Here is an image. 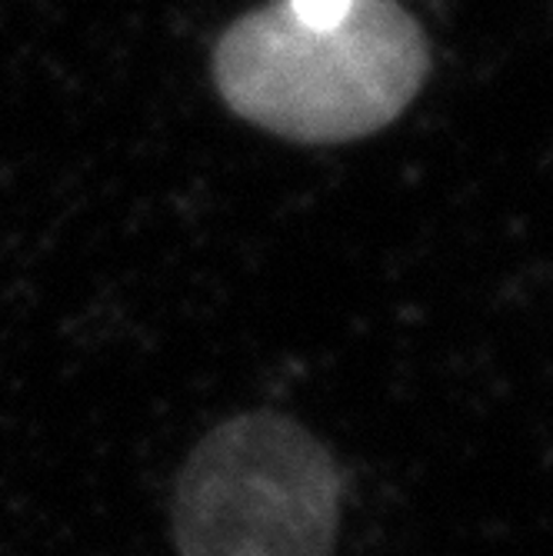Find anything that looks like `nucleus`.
Segmentation results:
<instances>
[{
	"instance_id": "obj_1",
	"label": "nucleus",
	"mask_w": 553,
	"mask_h": 556,
	"mask_svg": "<svg viewBox=\"0 0 553 556\" xmlns=\"http://www.w3.org/2000/svg\"><path fill=\"white\" fill-rule=\"evenodd\" d=\"M430 54L393 0H354L334 27H311L284 4L240 17L214 50L224 104L297 143L377 134L420 93Z\"/></svg>"
},
{
	"instance_id": "obj_2",
	"label": "nucleus",
	"mask_w": 553,
	"mask_h": 556,
	"mask_svg": "<svg viewBox=\"0 0 553 556\" xmlns=\"http://www.w3.org/2000/svg\"><path fill=\"white\" fill-rule=\"evenodd\" d=\"M340 467L304 424L250 410L190 450L174 490L180 556H334Z\"/></svg>"
},
{
	"instance_id": "obj_3",
	"label": "nucleus",
	"mask_w": 553,
	"mask_h": 556,
	"mask_svg": "<svg viewBox=\"0 0 553 556\" xmlns=\"http://www.w3.org/2000/svg\"><path fill=\"white\" fill-rule=\"evenodd\" d=\"M280 4L311 27H334L340 24L350 8H354V0H280Z\"/></svg>"
}]
</instances>
